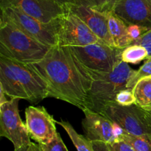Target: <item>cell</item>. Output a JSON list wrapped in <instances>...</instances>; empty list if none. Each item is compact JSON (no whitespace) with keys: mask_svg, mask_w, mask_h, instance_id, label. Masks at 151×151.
<instances>
[{"mask_svg":"<svg viewBox=\"0 0 151 151\" xmlns=\"http://www.w3.org/2000/svg\"><path fill=\"white\" fill-rule=\"evenodd\" d=\"M10 6L43 22L57 20L66 12V6L54 0H1L0 7Z\"/></svg>","mask_w":151,"mask_h":151,"instance_id":"cell-11","label":"cell"},{"mask_svg":"<svg viewBox=\"0 0 151 151\" xmlns=\"http://www.w3.org/2000/svg\"><path fill=\"white\" fill-rule=\"evenodd\" d=\"M115 102L122 106H130L136 104V99L132 90L125 89L117 93Z\"/></svg>","mask_w":151,"mask_h":151,"instance_id":"cell-23","label":"cell"},{"mask_svg":"<svg viewBox=\"0 0 151 151\" xmlns=\"http://www.w3.org/2000/svg\"><path fill=\"white\" fill-rule=\"evenodd\" d=\"M29 65L46 81L48 97L66 102L82 110L88 109V93L94 78L69 47H51L42 60Z\"/></svg>","mask_w":151,"mask_h":151,"instance_id":"cell-1","label":"cell"},{"mask_svg":"<svg viewBox=\"0 0 151 151\" xmlns=\"http://www.w3.org/2000/svg\"><path fill=\"white\" fill-rule=\"evenodd\" d=\"M121 59L124 62L138 65L143 60L148 59V52L145 47L139 44H131L123 49Z\"/></svg>","mask_w":151,"mask_h":151,"instance_id":"cell-18","label":"cell"},{"mask_svg":"<svg viewBox=\"0 0 151 151\" xmlns=\"http://www.w3.org/2000/svg\"><path fill=\"white\" fill-rule=\"evenodd\" d=\"M111 12L127 25L151 30V0H116Z\"/></svg>","mask_w":151,"mask_h":151,"instance_id":"cell-12","label":"cell"},{"mask_svg":"<svg viewBox=\"0 0 151 151\" xmlns=\"http://www.w3.org/2000/svg\"><path fill=\"white\" fill-rule=\"evenodd\" d=\"M103 41L91 30L86 24L75 13L66 9L58 19V46L79 47Z\"/></svg>","mask_w":151,"mask_h":151,"instance_id":"cell-8","label":"cell"},{"mask_svg":"<svg viewBox=\"0 0 151 151\" xmlns=\"http://www.w3.org/2000/svg\"><path fill=\"white\" fill-rule=\"evenodd\" d=\"M132 90L136 105L145 111L151 110V76L139 80Z\"/></svg>","mask_w":151,"mask_h":151,"instance_id":"cell-16","label":"cell"},{"mask_svg":"<svg viewBox=\"0 0 151 151\" xmlns=\"http://www.w3.org/2000/svg\"><path fill=\"white\" fill-rule=\"evenodd\" d=\"M128 31L130 38L132 40V42L135 40L138 39L145 33L147 32L145 29L137 25H128Z\"/></svg>","mask_w":151,"mask_h":151,"instance_id":"cell-26","label":"cell"},{"mask_svg":"<svg viewBox=\"0 0 151 151\" xmlns=\"http://www.w3.org/2000/svg\"><path fill=\"white\" fill-rule=\"evenodd\" d=\"M14 151H28V146L19 148V149L18 150H14Z\"/></svg>","mask_w":151,"mask_h":151,"instance_id":"cell-32","label":"cell"},{"mask_svg":"<svg viewBox=\"0 0 151 151\" xmlns=\"http://www.w3.org/2000/svg\"><path fill=\"white\" fill-rule=\"evenodd\" d=\"M146 113H147V119H148L149 122H150V124H151V110H149V111H146Z\"/></svg>","mask_w":151,"mask_h":151,"instance_id":"cell-31","label":"cell"},{"mask_svg":"<svg viewBox=\"0 0 151 151\" xmlns=\"http://www.w3.org/2000/svg\"><path fill=\"white\" fill-rule=\"evenodd\" d=\"M27 129L31 139L38 144H47L56 137L54 117L43 106H29L25 110Z\"/></svg>","mask_w":151,"mask_h":151,"instance_id":"cell-10","label":"cell"},{"mask_svg":"<svg viewBox=\"0 0 151 151\" xmlns=\"http://www.w3.org/2000/svg\"><path fill=\"white\" fill-rule=\"evenodd\" d=\"M109 28L115 47L125 49L132 44L128 31V25L111 11L107 13Z\"/></svg>","mask_w":151,"mask_h":151,"instance_id":"cell-15","label":"cell"},{"mask_svg":"<svg viewBox=\"0 0 151 151\" xmlns=\"http://www.w3.org/2000/svg\"><path fill=\"white\" fill-rule=\"evenodd\" d=\"M78 60L89 70L109 73L122 61L123 49L112 47L103 41L85 46L69 47Z\"/></svg>","mask_w":151,"mask_h":151,"instance_id":"cell-6","label":"cell"},{"mask_svg":"<svg viewBox=\"0 0 151 151\" xmlns=\"http://www.w3.org/2000/svg\"><path fill=\"white\" fill-rule=\"evenodd\" d=\"M57 124L61 126L65 131L69 135V138L72 140L78 151H94L93 148L92 142L88 140L86 136L79 134L77 133L76 130L74 129L72 124L66 121H57Z\"/></svg>","mask_w":151,"mask_h":151,"instance_id":"cell-17","label":"cell"},{"mask_svg":"<svg viewBox=\"0 0 151 151\" xmlns=\"http://www.w3.org/2000/svg\"><path fill=\"white\" fill-rule=\"evenodd\" d=\"M131 44H139L145 47L148 52V58H151V30L145 33L138 39L133 41Z\"/></svg>","mask_w":151,"mask_h":151,"instance_id":"cell-24","label":"cell"},{"mask_svg":"<svg viewBox=\"0 0 151 151\" xmlns=\"http://www.w3.org/2000/svg\"><path fill=\"white\" fill-rule=\"evenodd\" d=\"M94 151H111L108 144L103 142H91Z\"/></svg>","mask_w":151,"mask_h":151,"instance_id":"cell-27","label":"cell"},{"mask_svg":"<svg viewBox=\"0 0 151 151\" xmlns=\"http://www.w3.org/2000/svg\"><path fill=\"white\" fill-rule=\"evenodd\" d=\"M51 47L0 19V56L26 65L42 60Z\"/></svg>","mask_w":151,"mask_h":151,"instance_id":"cell-3","label":"cell"},{"mask_svg":"<svg viewBox=\"0 0 151 151\" xmlns=\"http://www.w3.org/2000/svg\"><path fill=\"white\" fill-rule=\"evenodd\" d=\"M54 1H57V2L63 4V5H66V4H75L76 3L75 0H54Z\"/></svg>","mask_w":151,"mask_h":151,"instance_id":"cell-30","label":"cell"},{"mask_svg":"<svg viewBox=\"0 0 151 151\" xmlns=\"http://www.w3.org/2000/svg\"><path fill=\"white\" fill-rule=\"evenodd\" d=\"M19 99H10L0 105V136L13 143L14 150L27 147L32 143L30 136L21 118Z\"/></svg>","mask_w":151,"mask_h":151,"instance_id":"cell-9","label":"cell"},{"mask_svg":"<svg viewBox=\"0 0 151 151\" xmlns=\"http://www.w3.org/2000/svg\"><path fill=\"white\" fill-rule=\"evenodd\" d=\"M0 87L10 99L37 104L48 98L47 84L29 65L0 56Z\"/></svg>","mask_w":151,"mask_h":151,"instance_id":"cell-2","label":"cell"},{"mask_svg":"<svg viewBox=\"0 0 151 151\" xmlns=\"http://www.w3.org/2000/svg\"><path fill=\"white\" fill-rule=\"evenodd\" d=\"M6 94L4 93V90H3L1 87H0V105H3L4 103L7 102V99H6Z\"/></svg>","mask_w":151,"mask_h":151,"instance_id":"cell-28","label":"cell"},{"mask_svg":"<svg viewBox=\"0 0 151 151\" xmlns=\"http://www.w3.org/2000/svg\"><path fill=\"white\" fill-rule=\"evenodd\" d=\"M100 114L129 134L151 135V124L147 119V113L136 104L130 106L111 104L106 107Z\"/></svg>","mask_w":151,"mask_h":151,"instance_id":"cell-7","label":"cell"},{"mask_svg":"<svg viewBox=\"0 0 151 151\" xmlns=\"http://www.w3.org/2000/svg\"><path fill=\"white\" fill-rule=\"evenodd\" d=\"M77 4L89 7L102 13L111 12L116 0H75Z\"/></svg>","mask_w":151,"mask_h":151,"instance_id":"cell-20","label":"cell"},{"mask_svg":"<svg viewBox=\"0 0 151 151\" xmlns=\"http://www.w3.org/2000/svg\"><path fill=\"white\" fill-rule=\"evenodd\" d=\"M107 144L111 151H135L128 142L122 139H119L113 143Z\"/></svg>","mask_w":151,"mask_h":151,"instance_id":"cell-25","label":"cell"},{"mask_svg":"<svg viewBox=\"0 0 151 151\" xmlns=\"http://www.w3.org/2000/svg\"><path fill=\"white\" fill-rule=\"evenodd\" d=\"M85 117L82 127L85 136L91 142H103L111 144L117 141L114 123L99 113L84 110Z\"/></svg>","mask_w":151,"mask_h":151,"instance_id":"cell-13","label":"cell"},{"mask_svg":"<svg viewBox=\"0 0 151 151\" xmlns=\"http://www.w3.org/2000/svg\"><path fill=\"white\" fill-rule=\"evenodd\" d=\"M150 76H151V58H148L145 60L144 65L140 67L138 70H135L133 75L130 77L127 84V89L133 90L134 86L139 80Z\"/></svg>","mask_w":151,"mask_h":151,"instance_id":"cell-21","label":"cell"},{"mask_svg":"<svg viewBox=\"0 0 151 151\" xmlns=\"http://www.w3.org/2000/svg\"><path fill=\"white\" fill-rule=\"evenodd\" d=\"M28 151H41V148H40L38 144L35 143H31L28 146Z\"/></svg>","mask_w":151,"mask_h":151,"instance_id":"cell-29","label":"cell"},{"mask_svg":"<svg viewBox=\"0 0 151 151\" xmlns=\"http://www.w3.org/2000/svg\"><path fill=\"white\" fill-rule=\"evenodd\" d=\"M119 139L128 142L135 151H151V135L135 136L123 130L118 140Z\"/></svg>","mask_w":151,"mask_h":151,"instance_id":"cell-19","label":"cell"},{"mask_svg":"<svg viewBox=\"0 0 151 151\" xmlns=\"http://www.w3.org/2000/svg\"><path fill=\"white\" fill-rule=\"evenodd\" d=\"M66 8L81 18L101 41L114 47L109 28L107 13H102L89 7L77 4H66Z\"/></svg>","mask_w":151,"mask_h":151,"instance_id":"cell-14","label":"cell"},{"mask_svg":"<svg viewBox=\"0 0 151 151\" xmlns=\"http://www.w3.org/2000/svg\"><path fill=\"white\" fill-rule=\"evenodd\" d=\"M38 145L41 151H69L59 133L51 142L47 144H38Z\"/></svg>","mask_w":151,"mask_h":151,"instance_id":"cell-22","label":"cell"},{"mask_svg":"<svg viewBox=\"0 0 151 151\" xmlns=\"http://www.w3.org/2000/svg\"><path fill=\"white\" fill-rule=\"evenodd\" d=\"M94 81L88 93V109L101 113L107 106L116 103L119 92L127 89V84L135 70L121 61L112 71L100 73L89 70Z\"/></svg>","mask_w":151,"mask_h":151,"instance_id":"cell-4","label":"cell"},{"mask_svg":"<svg viewBox=\"0 0 151 151\" xmlns=\"http://www.w3.org/2000/svg\"><path fill=\"white\" fill-rule=\"evenodd\" d=\"M1 7V20L6 21L39 42L52 47L58 45V19L43 23L19 9L10 6Z\"/></svg>","mask_w":151,"mask_h":151,"instance_id":"cell-5","label":"cell"}]
</instances>
